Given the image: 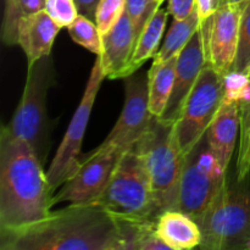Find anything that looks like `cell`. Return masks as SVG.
Masks as SVG:
<instances>
[{
  "label": "cell",
  "instance_id": "cell-1",
  "mask_svg": "<svg viewBox=\"0 0 250 250\" xmlns=\"http://www.w3.org/2000/svg\"><path fill=\"white\" fill-rule=\"evenodd\" d=\"M1 250H125L121 225L99 204H70L34 224L0 232Z\"/></svg>",
  "mask_w": 250,
  "mask_h": 250
},
{
  "label": "cell",
  "instance_id": "cell-2",
  "mask_svg": "<svg viewBox=\"0 0 250 250\" xmlns=\"http://www.w3.org/2000/svg\"><path fill=\"white\" fill-rule=\"evenodd\" d=\"M54 192L43 163L24 139L2 126L0 133V232L45 219Z\"/></svg>",
  "mask_w": 250,
  "mask_h": 250
},
{
  "label": "cell",
  "instance_id": "cell-3",
  "mask_svg": "<svg viewBox=\"0 0 250 250\" xmlns=\"http://www.w3.org/2000/svg\"><path fill=\"white\" fill-rule=\"evenodd\" d=\"M133 148L146 163L158 216L167 210H177L185 155L176 141L173 124L156 117Z\"/></svg>",
  "mask_w": 250,
  "mask_h": 250
},
{
  "label": "cell",
  "instance_id": "cell-4",
  "mask_svg": "<svg viewBox=\"0 0 250 250\" xmlns=\"http://www.w3.org/2000/svg\"><path fill=\"white\" fill-rule=\"evenodd\" d=\"M197 222L202 229L200 248L250 250V186L246 181L227 182Z\"/></svg>",
  "mask_w": 250,
  "mask_h": 250
},
{
  "label": "cell",
  "instance_id": "cell-5",
  "mask_svg": "<svg viewBox=\"0 0 250 250\" xmlns=\"http://www.w3.org/2000/svg\"><path fill=\"white\" fill-rule=\"evenodd\" d=\"M95 204L119 219L158 220L150 177L138 150L131 148L122 153L109 185Z\"/></svg>",
  "mask_w": 250,
  "mask_h": 250
},
{
  "label": "cell",
  "instance_id": "cell-6",
  "mask_svg": "<svg viewBox=\"0 0 250 250\" xmlns=\"http://www.w3.org/2000/svg\"><path fill=\"white\" fill-rule=\"evenodd\" d=\"M53 62L44 56L28 67L21 102L6 127L12 134L24 139L33 148L42 163L49 149L50 122L46 115V95L53 84Z\"/></svg>",
  "mask_w": 250,
  "mask_h": 250
},
{
  "label": "cell",
  "instance_id": "cell-7",
  "mask_svg": "<svg viewBox=\"0 0 250 250\" xmlns=\"http://www.w3.org/2000/svg\"><path fill=\"white\" fill-rule=\"evenodd\" d=\"M226 171L217 160L207 133L185 156L177 210L197 221L227 185Z\"/></svg>",
  "mask_w": 250,
  "mask_h": 250
},
{
  "label": "cell",
  "instance_id": "cell-8",
  "mask_svg": "<svg viewBox=\"0 0 250 250\" xmlns=\"http://www.w3.org/2000/svg\"><path fill=\"white\" fill-rule=\"evenodd\" d=\"M226 97V76L205 63L185 107L173 124L176 141L187 155L205 136Z\"/></svg>",
  "mask_w": 250,
  "mask_h": 250
},
{
  "label": "cell",
  "instance_id": "cell-9",
  "mask_svg": "<svg viewBox=\"0 0 250 250\" xmlns=\"http://www.w3.org/2000/svg\"><path fill=\"white\" fill-rule=\"evenodd\" d=\"M105 78L106 76L103 70L102 61H100L99 56H97L82 99L73 114L67 131H66L60 146L49 166V170L46 171L49 185L54 193L63 185V182L75 172L76 168L80 165L81 149H82L85 129H87L88 122H89L90 112H92L100 85Z\"/></svg>",
  "mask_w": 250,
  "mask_h": 250
},
{
  "label": "cell",
  "instance_id": "cell-10",
  "mask_svg": "<svg viewBox=\"0 0 250 250\" xmlns=\"http://www.w3.org/2000/svg\"><path fill=\"white\" fill-rule=\"evenodd\" d=\"M124 151L115 144H100L85 160L81 161L59 192L54 193L53 205L63 202L95 204L109 185Z\"/></svg>",
  "mask_w": 250,
  "mask_h": 250
},
{
  "label": "cell",
  "instance_id": "cell-11",
  "mask_svg": "<svg viewBox=\"0 0 250 250\" xmlns=\"http://www.w3.org/2000/svg\"><path fill=\"white\" fill-rule=\"evenodd\" d=\"M246 5L247 2L222 5L200 23L207 62L224 76L231 72L236 58Z\"/></svg>",
  "mask_w": 250,
  "mask_h": 250
},
{
  "label": "cell",
  "instance_id": "cell-12",
  "mask_svg": "<svg viewBox=\"0 0 250 250\" xmlns=\"http://www.w3.org/2000/svg\"><path fill=\"white\" fill-rule=\"evenodd\" d=\"M126 80V97L121 115L103 144H115L122 150L133 148L156 119L149 107L148 73H133Z\"/></svg>",
  "mask_w": 250,
  "mask_h": 250
},
{
  "label": "cell",
  "instance_id": "cell-13",
  "mask_svg": "<svg viewBox=\"0 0 250 250\" xmlns=\"http://www.w3.org/2000/svg\"><path fill=\"white\" fill-rule=\"evenodd\" d=\"M205 63L207 58L199 28L178 55L172 93L163 115L158 119L170 124L177 121Z\"/></svg>",
  "mask_w": 250,
  "mask_h": 250
},
{
  "label": "cell",
  "instance_id": "cell-14",
  "mask_svg": "<svg viewBox=\"0 0 250 250\" xmlns=\"http://www.w3.org/2000/svg\"><path fill=\"white\" fill-rule=\"evenodd\" d=\"M103 51L98 55L102 61L106 78H124L131 56L136 48L133 24L127 10L122 14L115 26L102 36Z\"/></svg>",
  "mask_w": 250,
  "mask_h": 250
},
{
  "label": "cell",
  "instance_id": "cell-15",
  "mask_svg": "<svg viewBox=\"0 0 250 250\" xmlns=\"http://www.w3.org/2000/svg\"><path fill=\"white\" fill-rule=\"evenodd\" d=\"M239 99L226 94L207 131L208 141L222 167L227 170L239 137Z\"/></svg>",
  "mask_w": 250,
  "mask_h": 250
},
{
  "label": "cell",
  "instance_id": "cell-16",
  "mask_svg": "<svg viewBox=\"0 0 250 250\" xmlns=\"http://www.w3.org/2000/svg\"><path fill=\"white\" fill-rule=\"evenodd\" d=\"M60 27L51 20L45 10L27 16L20 21L17 45L26 54L28 67L44 56L50 55L54 41Z\"/></svg>",
  "mask_w": 250,
  "mask_h": 250
},
{
  "label": "cell",
  "instance_id": "cell-17",
  "mask_svg": "<svg viewBox=\"0 0 250 250\" xmlns=\"http://www.w3.org/2000/svg\"><path fill=\"white\" fill-rule=\"evenodd\" d=\"M156 233L170 250H190L200 246L202 229L181 210H167L156 220Z\"/></svg>",
  "mask_w": 250,
  "mask_h": 250
},
{
  "label": "cell",
  "instance_id": "cell-18",
  "mask_svg": "<svg viewBox=\"0 0 250 250\" xmlns=\"http://www.w3.org/2000/svg\"><path fill=\"white\" fill-rule=\"evenodd\" d=\"M168 15H170L168 11L159 7L158 11L154 14L150 21L144 27L141 36L137 39L136 48L132 54L128 66L125 71L124 78L133 75L134 72H137V70L142 67V65H144V62H146V60L154 59V56L156 55V53L159 51L161 38H163L164 32H165Z\"/></svg>",
  "mask_w": 250,
  "mask_h": 250
},
{
  "label": "cell",
  "instance_id": "cell-19",
  "mask_svg": "<svg viewBox=\"0 0 250 250\" xmlns=\"http://www.w3.org/2000/svg\"><path fill=\"white\" fill-rule=\"evenodd\" d=\"M178 56L163 62H153L148 71L149 107L155 117H160L170 100L175 82L176 65Z\"/></svg>",
  "mask_w": 250,
  "mask_h": 250
},
{
  "label": "cell",
  "instance_id": "cell-20",
  "mask_svg": "<svg viewBox=\"0 0 250 250\" xmlns=\"http://www.w3.org/2000/svg\"><path fill=\"white\" fill-rule=\"evenodd\" d=\"M200 28V20L197 9L186 20H173L163 45L154 56L153 62H163L173 56L180 55L186 45L189 43L195 32Z\"/></svg>",
  "mask_w": 250,
  "mask_h": 250
},
{
  "label": "cell",
  "instance_id": "cell-21",
  "mask_svg": "<svg viewBox=\"0 0 250 250\" xmlns=\"http://www.w3.org/2000/svg\"><path fill=\"white\" fill-rule=\"evenodd\" d=\"M46 0H6L1 38L6 45H17V31L22 19L45 9Z\"/></svg>",
  "mask_w": 250,
  "mask_h": 250
},
{
  "label": "cell",
  "instance_id": "cell-22",
  "mask_svg": "<svg viewBox=\"0 0 250 250\" xmlns=\"http://www.w3.org/2000/svg\"><path fill=\"white\" fill-rule=\"evenodd\" d=\"M239 146L237 155V181L243 182L250 173V81L239 98Z\"/></svg>",
  "mask_w": 250,
  "mask_h": 250
},
{
  "label": "cell",
  "instance_id": "cell-23",
  "mask_svg": "<svg viewBox=\"0 0 250 250\" xmlns=\"http://www.w3.org/2000/svg\"><path fill=\"white\" fill-rule=\"evenodd\" d=\"M67 31L73 42L97 56L102 55V34L98 29L97 23L93 22L92 19L80 14L75 22L67 27Z\"/></svg>",
  "mask_w": 250,
  "mask_h": 250
},
{
  "label": "cell",
  "instance_id": "cell-24",
  "mask_svg": "<svg viewBox=\"0 0 250 250\" xmlns=\"http://www.w3.org/2000/svg\"><path fill=\"white\" fill-rule=\"evenodd\" d=\"M250 70V0L247 2L242 15L241 28H239L238 46L236 58L232 65L231 72L239 73L248 77Z\"/></svg>",
  "mask_w": 250,
  "mask_h": 250
},
{
  "label": "cell",
  "instance_id": "cell-25",
  "mask_svg": "<svg viewBox=\"0 0 250 250\" xmlns=\"http://www.w3.org/2000/svg\"><path fill=\"white\" fill-rule=\"evenodd\" d=\"M160 6L159 0H126V10L133 24L136 41Z\"/></svg>",
  "mask_w": 250,
  "mask_h": 250
},
{
  "label": "cell",
  "instance_id": "cell-26",
  "mask_svg": "<svg viewBox=\"0 0 250 250\" xmlns=\"http://www.w3.org/2000/svg\"><path fill=\"white\" fill-rule=\"evenodd\" d=\"M126 10V0H100L95 10L94 22L100 34H105L115 26Z\"/></svg>",
  "mask_w": 250,
  "mask_h": 250
},
{
  "label": "cell",
  "instance_id": "cell-27",
  "mask_svg": "<svg viewBox=\"0 0 250 250\" xmlns=\"http://www.w3.org/2000/svg\"><path fill=\"white\" fill-rule=\"evenodd\" d=\"M44 10L60 28H67L80 15L75 0H46Z\"/></svg>",
  "mask_w": 250,
  "mask_h": 250
},
{
  "label": "cell",
  "instance_id": "cell-28",
  "mask_svg": "<svg viewBox=\"0 0 250 250\" xmlns=\"http://www.w3.org/2000/svg\"><path fill=\"white\" fill-rule=\"evenodd\" d=\"M195 9V0H168L167 11L173 20H186Z\"/></svg>",
  "mask_w": 250,
  "mask_h": 250
},
{
  "label": "cell",
  "instance_id": "cell-29",
  "mask_svg": "<svg viewBox=\"0 0 250 250\" xmlns=\"http://www.w3.org/2000/svg\"><path fill=\"white\" fill-rule=\"evenodd\" d=\"M76 5H77L78 12L81 15L89 17V19L94 20L95 10H97L98 4L100 0H75Z\"/></svg>",
  "mask_w": 250,
  "mask_h": 250
},
{
  "label": "cell",
  "instance_id": "cell-30",
  "mask_svg": "<svg viewBox=\"0 0 250 250\" xmlns=\"http://www.w3.org/2000/svg\"><path fill=\"white\" fill-rule=\"evenodd\" d=\"M195 4H197V11L199 15L200 23L216 11L214 0H195Z\"/></svg>",
  "mask_w": 250,
  "mask_h": 250
},
{
  "label": "cell",
  "instance_id": "cell-31",
  "mask_svg": "<svg viewBox=\"0 0 250 250\" xmlns=\"http://www.w3.org/2000/svg\"><path fill=\"white\" fill-rule=\"evenodd\" d=\"M225 4H227V0H214V5H215V9L216 10Z\"/></svg>",
  "mask_w": 250,
  "mask_h": 250
},
{
  "label": "cell",
  "instance_id": "cell-32",
  "mask_svg": "<svg viewBox=\"0 0 250 250\" xmlns=\"http://www.w3.org/2000/svg\"><path fill=\"white\" fill-rule=\"evenodd\" d=\"M249 0H227V4H242V2H248Z\"/></svg>",
  "mask_w": 250,
  "mask_h": 250
},
{
  "label": "cell",
  "instance_id": "cell-33",
  "mask_svg": "<svg viewBox=\"0 0 250 250\" xmlns=\"http://www.w3.org/2000/svg\"><path fill=\"white\" fill-rule=\"evenodd\" d=\"M248 78L250 80V70H249V72H248Z\"/></svg>",
  "mask_w": 250,
  "mask_h": 250
},
{
  "label": "cell",
  "instance_id": "cell-34",
  "mask_svg": "<svg viewBox=\"0 0 250 250\" xmlns=\"http://www.w3.org/2000/svg\"><path fill=\"white\" fill-rule=\"evenodd\" d=\"M159 1H160V2H161V4H163V2H164V1H165V0H159Z\"/></svg>",
  "mask_w": 250,
  "mask_h": 250
}]
</instances>
